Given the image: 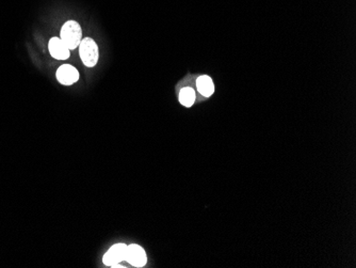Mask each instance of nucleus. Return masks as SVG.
<instances>
[{"label": "nucleus", "mask_w": 356, "mask_h": 268, "mask_svg": "<svg viewBox=\"0 0 356 268\" xmlns=\"http://www.w3.org/2000/svg\"><path fill=\"white\" fill-rule=\"evenodd\" d=\"M60 39L69 49L77 48L82 40V30L80 25L75 20L67 21L60 31Z\"/></svg>", "instance_id": "f257e3e1"}, {"label": "nucleus", "mask_w": 356, "mask_h": 268, "mask_svg": "<svg viewBox=\"0 0 356 268\" xmlns=\"http://www.w3.org/2000/svg\"><path fill=\"white\" fill-rule=\"evenodd\" d=\"M79 56L86 68H94L100 58V51L96 42L91 37H85L79 44Z\"/></svg>", "instance_id": "f03ea898"}, {"label": "nucleus", "mask_w": 356, "mask_h": 268, "mask_svg": "<svg viewBox=\"0 0 356 268\" xmlns=\"http://www.w3.org/2000/svg\"><path fill=\"white\" fill-rule=\"evenodd\" d=\"M127 245L116 244L109 249L102 258L103 264L109 267H120L119 263L126 261L127 255Z\"/></svg>", "instance_id": "7ed1b4c3"}, {"label": "nucleus", "mask_w": 356, "mask_h": 268, "mask_svg": "<svg viewBox=\"0 0 356 268\" xmlns=\"http://www.w3.org/2000/svg\"><path fill=\"white\" fill-rule=\"evenodd\" d=\"M57 80L63 86H72L79 79L78 70L70 64H63L57 70Z\"/></svg>", "instance_id": "20e7f679"}, {"label": "nucleus", "mask_w": 356, "mask_h": 268, "mask_svg": "<svg viewBox=\"0 0 356 268\" xmlns=\"http://www.w3.org/2000/svg\"><path fill=\"white\" fill-rule=\"evenodd\" d=\"M126 261L135 267H143L147 263V256L145 250L141 246L131 244L127 247V255Z\"/></svg>", "instance_id": "39448f33"}, {"label": "nucleus", "mask_w": 356, "mask_h": 268, "mask_svg": "<svg viewBox=\"0 0 356 268\" xmlns=\"http://www.w3.org/2000/svg\"><path fill=\"white\" fill-rule=\"evenodd\" d=\"M48 49L51 56L57 60H68L70 56V49L65 45V43L58 36L51 37L48 43Z\"/></svg>", "instance_id": "423d86ee"}, {"label": "nucleus", "mask_w": 356, "mask_h": 268, "mask_svg": "<svg viewBox=\"0 0 356 268\" xmlns=\"http://www.w3.org/2000/svg\"><path fill=\"white\" fill-rule=\"evenodd\" d=\"M196 87H198L201 94L206 97H209L215 91V87H213V83L209 76H200L196 79Z\"/></svg>", "instance_id": "0eeeda50"}, {"label": "nucleus", "mask_w": 356, "mask_h": 268, "mask_svg": "<svg viewBox=\"0 0 356 268\" xmlns=\"http://www.w3.org/2000/svg\"><path fill=\"white\" fill-rule=\"evenodd\" d=\"M179 102L185 107H191L195 102V91L192 88H184L179 92Z\"/></svg>", "instance_id": "6e6552de"}]
</instances>
